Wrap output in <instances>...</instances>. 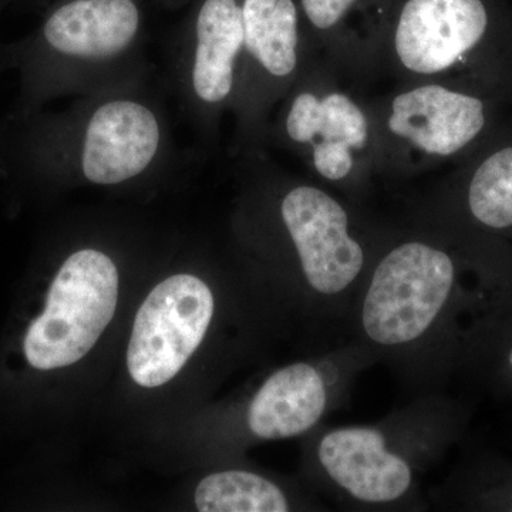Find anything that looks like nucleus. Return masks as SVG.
Segmentation results:
<instances>
[{
	"mask_svg": "<svg viewBox=\"0 0 512 512\" xmlns=\"http://www.w3.org/2000/svg\"><path fill=\"white\" fill-rule=\"evenodd\" d=\"M210 286L194 275L170 276L147 296L134 320L127 367L138 386L170 382L205 338L214 318Z\"/></svg>",
	"mask_w": 512,
	"mask_h": 512,
	"instance_id": "6e6552de",
	"label": "nucleus"
},
{
	"mask_svg": "<svg viewBox=\"0 0 512 512\" xmlns=\"http://www.w3.org/2000/svg\"><path fill=\"white\" fill-rule=\"evenodd\" d=\"M446 403L430 393L375 424L312 431L309 468L318 495L350 510H420V476L453 437Z\"/></svg>",
	"mask_w": 512,
	"mask_h": 512,
	"instance_id": "20e7f679",
	"label": "nucleus"
},
{
	"mask_svg": "<svg viewBox=\"0 0 512 512\" xmlns=\"http://www.w3.org/2000/svg\"><path fill=\"white\" fill-rule=\"evenodd\" d=\"M437 242L406 239L372 259L360 285L346 336L413 386L434 389L456 365L476 332V298L485 278Z\"/></svg>",
	"mask_w": 512,
	"mask_h": 512,
	"instance_id": "f257e3e1",
	"label": "nucleus"
},
{
	"mask_svg": "<svg viewBox=\"0 0 512 512\" xmlns=\"http://www.w3.org/2000/svg\"><path fill=\"white\" fill-rule=\"evenodd\" d=\"M463 212L480 234L512 237V137L488 148L471 167Z\"/></svg>",
	"mask_w": 512,
	"mask_h": 512,
	"instance_id": "f8f14e48",
	"label": "nucleus"
},
{
	"mask_svg": "<svg viewBox=\"0 0 512 512\" xmlns=\"http://www.w3.org/2000/svg\"><path fill=\"white\" fill-rule=\"evenodd\" d=\"M18 165L66 183L119 187L173 163L164 104L144 82L77 97L69 109L18 119Z\"/></svg>",
	"mask_w": 512,
	"mask_h": 512,
	"instance_id": "f03ea898",
	"label": "nucleus"
},
{
	"mask_svg": "<svg viewBox=\"0 0 512 512\" xmlns=\"http://www.w3.org/2000/svg\"><path fill=\"white\" fill-rule=\"evenodd\" d=\"M281 126L286 140L296 146L339 144L356 151L365 148L369 138L365 113L343 93L323 97L312 92L295 94Z\"/></svg>",
	"mask_w": 512,
	"mask_h": 512,
	"instance_id": "9b49d317",
	"label": "nucleus"
},
{
	"mask_svg": "<svg viewBox=\"0 0 512 512\" xmlns=\"http://www.w3.org/2000/svg\"><path fill=\"white\" fill-rule=\"evenodd\" d=\"M276 212L318 336L346 335L353 302L372 264L348 210L328 192L299 184L282 192Z\"/></svg>",
	"mask_w": 512,
	"mask_h": 512,
	"instance_id": "39448f33",
	"label": "nucleus"
},
{
	"mask_svg": "<svg viewBox=\"0 0 512 512\" xmlns=\"http://www.w3.org/2000/svg\"><path fill=\"white\" fill-rule=\"evenodd\" d=\"M0 15H2V10H0Z\"/></svg>",
	"mask_w": 512,
	"mask_h": 512,
	"instance_id": "6ab92c4d",
	"label": "nucleus"
},
{
	"mask_svg": "<svg viewBox=\"0 0 512 512\" xmlns=\"http://www.w3.org/2000/svg\"><path fill=\"white\" fill-rule=\"evenodd\" d=\"M19 76L16 119L49 101L148 80L141 0H55L30 35L0 47Z\"/></svg>",
	"mask_w": 512,
	"mask_h": 512,
	"instance_id": "7ed1b4c3",
	"label": "nucleus"
},
{
	"mask_svg": "<svg viewBox=\"0 0 512 512\" xmlns=\"http://www.w3.org/2000/svg\"><path fill=\"white\" fill-rule=\"evenodd\" d=\"M244 53L238 106L245 126L254 127L276 90L299 63V10L295 0H242Z\"/></svg>",
	"mask_w": 512,
	"mask_h": 512,
	"instance_id": "9d476101",
	"label": "nucleus"
},
{
	"mask_svg": "<svg viewBox=\"0 0 512 512\" xmlns=\"http://www.w3.org/2000/svg\"><path fill=\"white\" fill-rule=\"evenodd\" d=\"M201 512H286L292 503L284 488L272 480L245 470L210 474L195 490Z\"/></svg>",
	"mask_w": 512,
	"mask_h": 512,
	"instance_id": "ddd939ff",
	"label": "nucleus"
},
{
	"mask_svg": "<svg viewBox=\"0 0 512 512\" xmlns=\"http://www.w3.org/2000/svg\"><path fill=\"white\" fill-rule=\"evenodd\" d=\"M503 507H505V510L512 511V493L508 495L507 503L503 504Z\"/></svg>",
	"mask_w": 512,
	"mask_h": 512,
	"instance_id": "a211bd4d",
	"label": "nucleus"
},
{
	"mask_svg": "<svg viewBox=\"0 0 512 512\" xmlns=\"http://www.w3.org/2000/svg\"><path fill=\"white\" fill-rule=\"evenodd\" d=\"M306 18L316 29L328 30L348 15L357 0H299Z\"/></svg>",
	"mask_w": 512,
	"mask_h": 512,
	"instance_id": "4468645a",
	"label": "nucleus"
},
{
	"mask_svg": "<svg viewBox=\"0 0 512 512\" xmlns=\"http://www.w3.org/2000/svg\"><path fill=\"white\" fill-rule=\"evenodd\" d=\"M119 298V269L111 256L82 248L67 256L32 322L25 355L39 370L59 369L83 359L110 325Z\"/></svg>",
	"mask_w": 512,
	"mask_h": 512,
	"instance_id": "423d86ee",
	"label": "nucleus"
},
{
	"mask_svg": "<svg viewBox=\"0 0 512 512\" xmlns=\"http://www.w3.org/2000/svg\"><path fill=\"white\" fill-rule=\"evenodd\" d=\"M501 369L512 382V335L508 339L507 345L504 346L503 355H501Z\"/></svg>",
	"mask_w": 512,
	"mask_h": 512,
	"instance_id": "2eb2a0df",
	"label": "nucleus"
},
{
	"mask_svg": "<svg viewBox=\"0 0 512 512\" xmlns=\"http://www.w3.org/2000/svg\"><path fill=\"white\" fill-rule=\"evenodd\" d=\"M160 3H163L167 8L175 9L187 5V3H190V0H160Z\"/></svg>",
	"mask_w": 512,
	"mask_h": 512,
	"instance_id": "f3484780",
	"label": "nucleus"
},
{
	"mask_svg": "<svg viewBox=\"0 0 512 512\" xmlns=\"http://www.w3.org/2000/svg\"><path fill=\"white\" fill-rule=\"evenodd\" d=\"M174 47L175 90L192 123L208 131L238 99L244 53L242 0H190Z\"/></svg>",
	"mask_w": 512,
	"mask_h": 512,
	"instance_id": "0eeeda50",
	"label": "nucleus"
},
{
	"mask_svg": "<svg viewBox=\"0 0 512 512\" xmlns=\"http://www.w3.org/2000/svg\"><path fill=\"white\" fill-rule=\"evenodd\" d=\"M0 3H2L5 8H8L12 3H28L30 6H45L47 0H0Z\"/></svg>",
	"mask_w": 512,
	"mask_h": 512,
	"instance_id": "dca6fc26",
	"label": "nucleus"
},
{
	"mask_svg": "<svg viewBox=\"0 0 512 512\" xmlns=\"http://www.w3.org/2000/svg\"><path fill=\"white\" fill-rule=\"evenodd\" d=\"M494 100L484 92L426 84L392 103L390 131L424 154L451 157L483 143L493 130Z\"/></svg>",
	"mask_w": 512,
	"mask_h": 512,
	"instance_id": "1a4fd4ad",
	"label": "nucleus"
}]
</instances>
